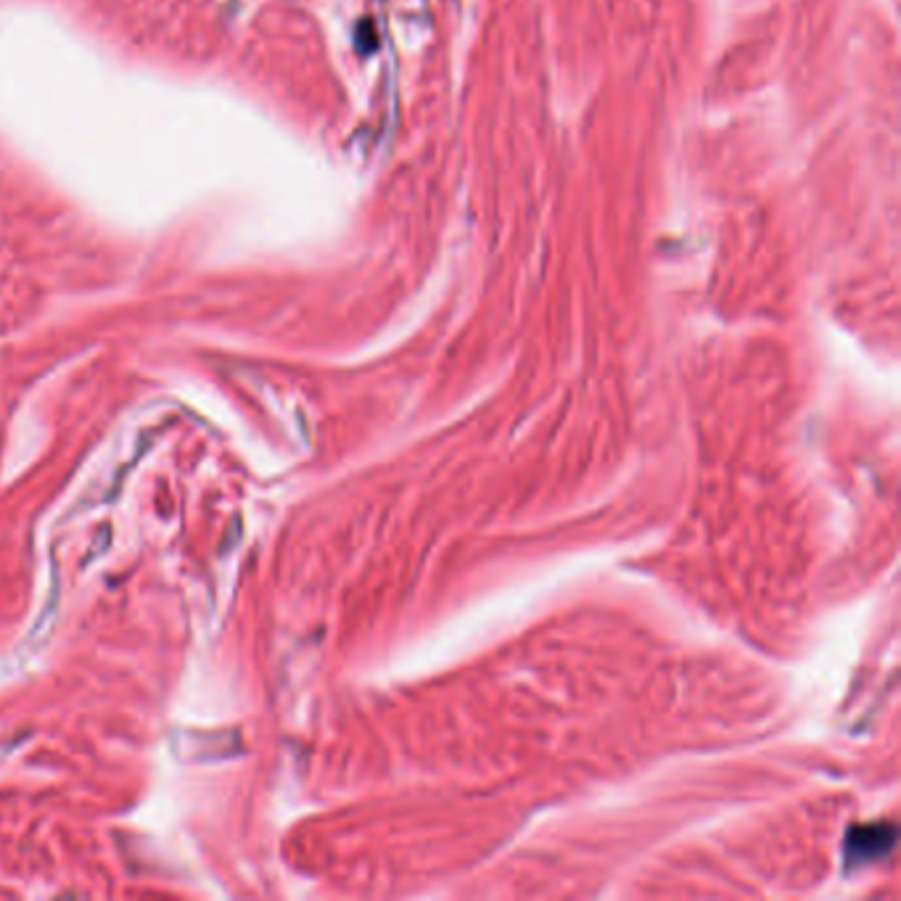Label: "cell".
I'll return each instance as SVG.
<instances>
[{"label":"cell","mask_w":901,"mask_h":901,"mask_svg":"<svg viewBox=\"0 0 901 901\" xmlns=\"http://www.w3.org/2000/svg\"><path fill=\"white\" fill-rule=\"evenodd\" d=\"M896 843V828L888 822H875V825H862L849 833L846 841V859L851 865H867L875 859H883L891 854Z\"/></svg>","instance_id":"cell-1"}]
</instances>
